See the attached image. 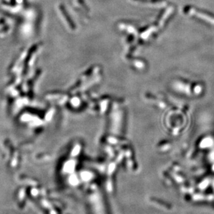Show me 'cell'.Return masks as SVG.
<instances>
[{
	"mask_svg": "<svg viewBox=\"0 0 214 214\" xmlns=\"http://www.w3.org/2000/svg\"><path fill=\"white\" fill-rule=\"evenodd\" d=\"M192 10V13L193 15H195L196 16L199 17V18H201L203 19V20L207 21L211 23L212 24H214V17L212 16V15L208 14V13H203L202 11H198V10L196 9V11L193 9H191Z\"/></svg>",
	"mask_w": 214,
	"mask_h": 214,
	"instance_id": "obj_1",
	"label": "cell"
}]
</instances>
